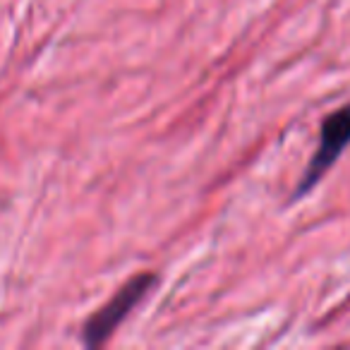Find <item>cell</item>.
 Returning a JSON list of instances; mask_svg holds the SVG:
<instances>
[{"instance_id": "obj_1", "label": "cell", "mask_w": 350, "mask_h": 350, "mask_svg": "<svg viewBox=\"0 0 350 350\" xmlns=\"http://www.w3.org/2000/svg\"><path fill=\"white\" fill-rule=\"evenodd\" d=\"M156 273L154 271H142L135 273L132 278H127L125 286H120L116 291V295L106 302L103 307H98L82 326V343L87 348H98L103 345L116 329L122 324V321L130 317V312L139 305L146 297V293L156 286Z\"/></svg>"}, {"instance_id": "obj_2", "label": "cell", "mask_w": 350, "mask_h": 350, "mask_svg": "<svg viewBox=\"0 0 350 350\" xmlns=\"http://www.w3.org/2000/svg\"><path fill=\"white\" fill-rule=\"evenodd\" d=\"M350 146V103L336 108L334 113L321 120L319 144H317L314 156L310 159L307 168L302 170L300 180L293 190V202L307 197L321 183L326 173L336 165L345 149Z\"/></svg>"}]
</instances>
